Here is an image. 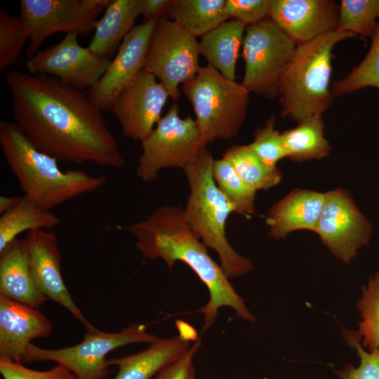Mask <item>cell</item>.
Listing matches in <instances>:
<instances>
[{"instance_id":"cell-28","label":"cell","mask_w":379,"mask_h":379,"mask_svg":"<svg viewBox=\"0 0 379 379\" xmlns=\"http://www.w3.org/2000/svg\"><path fill=\"white\" fill-rule=\"evenodd\" d=\"M213 176L218 189L232 206L234 213L248 217L255 212L256 191L239 175L226 159H214Z\"/></svg>"},{"instance_id":"cell-36","label":"cell","mask_w":379,"mask_h":379,"mask_svg":"<svg viewBox=\"0 0 379 379\" xmlns=\"http://www.w3.org/2000/svg\"><path fill=\"white\" fill-rule=\"evenodd\" d=\"M0 373L3 379H77L69 369L58 364L51 369L37 371L22 363L0 359Z\"/></svg>"},{"instance_id":"cell-20","label":"cell","mask_w":379,"mask_h":379,"mask_svg":"<svg viewBox=\"0 0 379 379\" xmlns=\"http://www.w3.org/2000/svg\"><path fill=\"white\" fill-rule=\"evenodd\" d=\"M0 295L38 309L48 300L32 277L24 239L0 252Z\"/></svg>"},{"instance_id":"cell-38","label":"cell","mask_w":379,"mask_h":379,"mask_svg":"<svg viewBox=\"0 0 379 379\" xmlns=\"http://www.w3.org/2000/svg\"><path fill=\"white\" fill-rule=\"evenodd\" d=\"M171 2L172 0H144L141 12L143 23L166 16Z\"/></svg>"},{"instance_id":"cell-31","label":"cell","mask_w":379,"mask_h":379,"mask_svg":"<svg viewBox=\"0 0 379 379\" xmlns=\"http://www.w3.org/2000/svg\"><path fill=\"white\" fill-rule=\"evenodd\" d=\"M357 308L361 320L357 332L362 346L373 352L379 348V272L362 286Z\"/></svg>"},{"instance_id":"cell-23","label":"cell","mask_w":379,"mask_h":379,"mask_svg":"<svg viewBox=\"0 0 379 379\" xmlns=\"http://www.w3.org/2000/svg\"><path fill=\"white\" fill-rule=\"evenodd\" d=\"M246 26L228 20L211 30L199 41V52L225 77L235 81V71Z\"/></svg>"},{"instance_id":"cell-30","label":"cell","mask_w":379,"mask_h":379,"mask_svg":"<svg viewBox=\"0 0 379 379\" xmlns=\"http://www.w3.org/2000/svg\"><path fill=\"white\" fill-rule=\"evenodd\" d=\"M364 60L344 78L332 84L334 97L343 96L366 88H379V22Z\"/></svg>"},{"instance_id":"cell-15","label":"cell","mask_w":379,"mask_h":379,"mask_svg":"<svg viewBox=\"0 0 379 379\" xmlns=\"http://www.w3.org/2000/svg\"><path fill=\"white\" fill-rule=\"evenodd\" d=\"M170 95L152 74L142 70L117 97L112 112L122 133L142 142L154 130Z\"/></svg>"},{"instance_id":"cell-12","label":"cell","mask_w":379,"mask_h":379,"mask_svg":"<svg viewBox=\"0 0 379 379\" xmlns=\"http://www.w3.org/2000/svg\"><path fill=\"white\" fill-rule=\"evenodd\" d=\"M315 232L337 258L349 263L368 244L372 226L347 192L335 189L325 193Z\"/></svg>"},{"instance_id":"cell-16","label":"cell","mask_w":379,"mask_h":379,"mask_svg":"<svg viewBox=\"0 0 379 379\" xmlns=\"http://www.w3.org/2000/svg\"><path fill=\"white\" fill-rule=\"evenodd\" d=\"M34 281L48 298L66 308L86 328L93 326L76 305L61 274V255L56 235L43 229L28 232L24 239Z\"/></svg>"},{"instance_id":"cell-26","label":"cell","mask_w":379,"mask_h":379,"mask_svg":"<svg viewBox=\"0 0 379 379\" xmlns=\"http://www.w3.org/2000/svg\"><path fill=\"white\" fill-rule=\"evenodd\" d=\"M297 123L295 128L282 133L288 158L303 161L328 157L331 146L324 135L322 115H312Z\"/></svg>"},{"instance_id":"cell-17","label":"cell","mask_w":379,"mask_h":379,"mask_svg":"<svg viewBox=\"0 0 379 379\" xmlns=\"http://www.w3.org/2000/svg\"><path fill=\"white\" fill-rule=\"evenodd\" d=\"M270 18L299 45L338 29L339 4L333 0H272Z\"/></svg>"},{"instance_id":"cell-21","label":"cell","mask_w":379,"mask_h":379,"mask_svg":"<svg viewBox=\"0 0 379 379\" xmlns=\"http://www.w3.org/2000/svg\"><path fill=\"white\" fill-rule=\"evenodd\" d=\"M191 346L190 342L179 335L158 338L145 350L108 359V364L109 366H118L117 374L113 379H151L180 357Z\"/></svg>"},{"instance_id":"cell-33","label":"cell","mask_w":379,"mask_h":379,"mask_svg":"<svg viewBox=\"0 0 379 379\" xmlns=\"http://www.w3.org/2000/svg\"><path fill=\"white\" fill-rule=\"evenodd\" d=\"M275 122L276 117L272 115L263 126L254 131L253 140L248 145L260 160L273 166L288 156L282 133L275 128Z\"/></svg>"},{"instance_id":"cell-9","label":"cell","mask_w":379,"mask_h":379,"mask_svg":"<svg viewBox=\"0 0 379 379\" xmlns=\"http://www.w3.org/2000/svg\"><path fill=\"white\" fill-rule=\"evenodd\" d=\"M136 174L145 182L159 177L168 168L184 169L206 148L200 137L195 120L181 118L179 107L172 105L161 117L152 132L141 142Z\"/></svg>"},{"instance_id":"cell-8","label":"cell","mask_w":379,"mask_h":379,"mask_svg":"<svg viewBox=\"0 0 379 379\" xmlns=\"http://www.w3.org/2000/svg\"><path fill=\"white\" fill-rule=\"evenodd\" d=\"M297 44L270 18L246 26L242 44L241 84L267 99L279 97L281 79Z\"/></svg>"},{"instance_id":"cell-34","label":"cell","mask_w":379,"mask_h":379,"mask_svg":"<svg viewBox=\"0 0 379 379\" xmlns=\"http://www.w3.org/2000/svg\"><path fill=\"white\" fill-rule=\"evenodd\" d=\"M342 334L345 342L356 350L359 357V365H345L335 373L340 379H379V348L373 351H366L361 339L357 331L343 329Z\"/></svg>"},{"instance_id":"cell-14","label":"cell","mask_w":379,"mask_h":379,"mask_svg":"<svg viewBox=\"0 0 379 379\" xmlns=\"http://www.w3.org/2000/svg\"><path fill=\"white\" fill-rule=\"evenodd\" d=\"M156 21L135 26L124 39L99 81L86 92L102 112H112L119 95L144 70L149 39Z\"/></svg>"},{"instance_id":"cell-4","label":"cell","mask_w":379,"mask_h":379,"mask_svg":"<svg viewBox=\"0 0 379 379\" xmlns=\"http://www.w3.org/2000/svg\"><path fill=\"white\" fill-rule=\"evenodd\" d=\"M214 159L206 148L183 171L190 188L185 216L195 235L218 254L220 265L228 279L251 272V260L239 255L230 244L225 225L232 206L218 189L213 176Z\"/></svg>"},{"instance_id":"cell-5","label":"cell","mask_w":379,"mask_h":379,"mask_svg":"<svg viewBox=\"0 0 379 379\" xmlns=\"http://www.w3.org/2000/svg\"><path fill=\"white\" fill-rule=\"evenodd\" d=\"M352 37L350 33L338 29L297 45L279 89L283 118L298 122L312 115H322L332 106L333 51L338 43Z\"/></svg>"},{"instance_id":"cell-39","label":"cell","mask_w":379,"mask_h":379,"mask_svg":"<svg viewBox=\"0 0 379 379\" xmlns=\"http://www.w3.org/2000/svg\"><path fill=\"white\" fill-rule=\"evenodd\" d=\"M176 327L179 331L178 335L187 341L194 342L199 338L195 329L182 321H177Z\"/></svg>"},{"instance_id":"cell-27","label":"cell","mask_w":379,"mask_h":379,"mask_svg":"<svg viewBox=\"0 0 379 379\" xmlns=\"http://www.w3.org/2000/svg\"><path fill=\"white\" fill-rule=\"evenodd\" d=\"M241 178L251 187L257 190H269L278 185L282 173L277 166H270L260 160L248 145H235L222 154Z\"/></svg>"},{"instance_id":"cell-32","label":"cell","mask_w":379,"mask_h":379,"mask_svg":"<svg viewBox=\"0 0 379 379\" xmlns=\"http://www.w3.org/2000/svg\"><path fill=\"white\" fill-rule=\"evenodd\" d=\"M29 41L28 31L20 17L0 11V69L16 62Z\"/></svg>"},{"instance_id":"cell-1","label":"cell","mask_w":379,"mask_h":379,"mask_svg":"<svg viewBox=\"0 0 379 379\" xmlns=\"http://www.w3.org/2000/svg\"><path fill=\"white\" fill-rule=\"evenodd\" d=\"M5 81L15 123L38 150L59 163L125 165L103 112L84 91L52 76L16 69L6 74Z\"/></svg>"},{"instance_id":"cell-13","label":"cell","mask_w":379,"mask_h":379,"mask_svg":"<svg viewBox=\"0 0 379 379\" xmlns=\"http://www.w3.org/2000/svg\"><path fill=\"white\" fill-rule=\"evenodd\" d=\"M111 59L99 56L80 46L78 34H67L59 43L39 51L26 62L33 74H46L84 91L93 86L107 69Z\"/></svg>"},{"instance_id":"cell-24","label":"cell","mask_w":379,"mask_h":379,"mask_svg":"<svg viewBox=\"0 0 379 379\" xmlns=\"http://www.w3.org/2000/svg\"><path fill=\"white\" fill-rule=\"evenodd\" d=\"M225 0H172L166 17L196 38L228 20Z\"/></svg>"},{"instance_id":"cell-37","label":"cell","mask_w":379,"mask_h":379,"mask_svg":"<svg viewBox=\"0 0 379 379\" xmlns=\"http://www.w3.org/2000/svg\"><path fill=\"white\" fill-rule=\"evenodd\" d=\"M201 344L199 338L187 352L162 369L154 379H197L193 359Z\"/></svg>"},{"instance_id":"cell-25","label":"cell","mask_w":379,"mask_h":379,"mask_svg":"<svg viewBox=\"0 0 379 379\" xmlns=\"http://www.w3.org/2000/svg\"><path fill=\"white\" fill-rule=\"evenodd\" d=\"M60 223L51 211L43 208L25 196L10 211L0 216V252L23 232L51 230Z\"/></svg>"},{"instance_id":"cell-40","label":"cell","mask_w":379,"mask_h":379,"mask_svg":"<svg viewBox=\"0 0 379 379\" xmlns=\"http://www.w3.org/2000/svg\"><path fill=\"white\" fill-rule=\"evenodd\" d=\"M21 196H0V214L2 215L12 209L20 200Z\"/></svg>"},{"instance_id":"cell-11","label":"cell","mask_w":379,"mask_h":379,"mask_svg":"<svg viewBox=\"0 0 379 379\" xmlns=\"http://www.w3.org/2000/svg\"><path fill=\"white\" fill-rule=\"evenodd\" d=\"M111 0H21L20 18L29 34L27 59L42 43L58 32L86 34L94 29L98 15Z\"/></svg>"},{"instance_id":"cell-35","label":"cell","mask_w":379,"mask_h":379,"mask_svg":"<svg viewBox=\"0 0 379 379\" xmlns=\"http://www.w3.org/2000/svg\"><path fill=\"white\" fill-rule=\"evenodd\" d=\"M272 0H225V10L229 20L246 26L270 18Z\"/></svg>"},{"instance_id":"cell-19","label":"cell","mask_w":379,"mask_h":379,"mask_svg":"<svg viewBox=\"0 0 379 379\" xmlns=\"http://www.w3.org/2000/svg\"><path fill=\"white\" fill-rule=\"evenodd\" d=\"M325 193L295 189L270 207L265 222L269 235L279 240L298 230L316 231Z\"/></svg>"},{"instance_id":"cell-2","label":"cell","mask_w":379,"mask_h":379,"mask_svg":"<svg viewBox=\"0 0 379 379\" xmlns=\"http://www.w3.org/2000/svg\"><path fill=\"white\" fill-rule=\"evenodd\" d=\"M126 229L135 237L136 247L144 258H161L170 270L177 261L182 262L204 284L209 300L198 310L204 316V331L213 325L222 307H231L245 321H255L220 264L210 256L208 247L192 230L182 208L161 206Z\"/></svg>"},{"instance_id":"cell-7","label":"cell","mask_w":379,"mask_h":379,"mask_svg":"<svg viewBox=\"0 0 379 379\" xmlns=\"http://www.w3.org/2000/svg\"><path fill=\"white\" fill-rule=\"evenodd\" d=\"M86 330L84 340L70 347L49 350L30 343L22 363L51 361L66 367L77 379H103L109 373L107 355L110 352L132 343L151 344L159 338L149 333L144 324H133L114 333L102 331L93 326Z\"/></svg>"},{"instance_id":"cell-18","label":"cell","mask_w":379,"mask_h":379,"mask_svg":"<svg viewBox=\"0 0 379 379\" xmlns=\"http://www.w3.org/2000/svg\"><path fill=\"white\" fill-rule=\"evenodd\" d=\"M52 330V323L38 308L0 295V359L22 363L31 341L47 337Z\"/></svg>"},{"instance_id":"cell-6","label":"cell","mask_w":379,"mask_h":379,"mask_svg":"<svg viewBox=\"0 0 379 379\" xmlns=\"http://www.w3.org/2000/svg\"><path fill=\"white\" fill-rule=\"evenodd\" d=\"M182 91L193 107L200 137L206 145L237 136L246 117L250 94L241 84L206 65L182 85Z\"/></svg>"},{"instance_id":"cell-29","label":"cell","mask_w":379,"mask_h":379,"mask_svg":"<svg viewBox=\"0 0 379 379\" xmlns=\"http://www.w3.org/2000/svg\"><path fill=\"white\" fill-rule=\"evenodd\" d=\"M379 22V0H342L338 29L354 36L371 38Z\"/></svg>"},{"instance_id":"cell-10","label":"cell","mask_w":379,"mask_h":379,"mask_svg":"<svg viewBox=\"0 0 379 379\" xmlns=\"http://www.w3.org/2000/svg\"><path fill=\"white\" fill-rule=\"evenodd\" d=\"M199 55L197 38L164 16L156 21L144 70L164 86L170 98L178 100L180 86L192 80L201 67Z\"/></svg>"},{"instance_id":"cell-22","label":"cell","mask_w":379,"mask_h":379,"mask_svg":"<svg viewBox=\"0 0 379 379\" xmlns=\"http://www.w3.org/2000/svg\"><path fill=\"white\" fill-rule=\"evenodd\" d=\"M144 0H111L94 28L88 48L96 55L110 58L141 15Z\"/></svg>"},{"instance_id":"cell-3","label":"cell","mask_w":379,"mask_h":379,"mask_svg":"<svg viewBox=\"0 0 379 379\" xmlns=\"http://www.w3.org/2000/svg\"><path fill=\"white\" fill-rule=\"evenodd\" d=\"M0 147L24 196L47 210L100 189L108 179L83 170H61L56 159L38 150L15 122L5 119L0 121Z\"/></svg>"}]
</instances>
